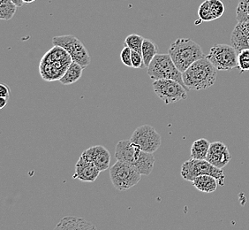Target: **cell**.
<instances>
[{
    "label": "cell",
    "instance_id": "obj_1",
    "mask_svg": "<svg viewBox=\"0 0 249 230\" xmlns=\"http://www.w3.org/2000/svg\"><path fill=\"white\" fill-rule=\"evenodd\" d=\"M115 158L119 161L133 166L145 176H149L152 172L156 161L153 153L144 152L131 140H121L117 144Z\"/></svg>",
    "mask_w": 249,
    "mask_h": 230
},
{
    "label": "cell",
    "instance_id": "obj_2",
    "mask_svg": "<svg viewBox=\"0 0 249 230\" xmlns=\"http://www.w3.org/2000/svg\"><path fill=\"white\" fill-rule=\"evenodd\" d=\"M182 77L183 82L189 91L207 90L216 82L217 69L205 57L193 63L183 72Z\"/></svg>",
    "mask_w": 249,
    "mask_h": 230
},
{
    "label": "cell",
    "instance_id": "obj_3",
    "mask_svg": "<svg viewBox=\"0 0 249 230\" xmlns=\"http://www.w3.org/2000/svg\"><path fill=\"white\" fill-rule=\"evenodd\" d=\"M72 62V58L65 49L53 45L41 59L39 68L41 77L49 82L59 81Z\"/></svg>",
    "mask_w": 249,
    "mask_h": 230
},
{
    "label": "cell",
    "instance_id": "obj_4",
    "mask_svg": "<svg viewBox=\"0 0 249 230\" xmlns=\"http://www.w3.org/2000/svg\"><path fill=\"white\" fill-rule=\"evenodd\" d=\"M176 67L185 72L193 63L206 57L200 44L190 38H178L168 50Z\"/></svg>",
    "mask_w": 249,
    "mask_h": 230
},
{
    "label": "cell",
    "instance_id": "obj_5",
    "mask_svg": "<svg viewBox=\"0 0 249 230\" xmlns=\"http://www.w3.org/2000/svg\"><path fill=\"white\" fill-rule=\"evenodd\" d=\"M183 73L176 67L171 56L168 54H157L148 67V75L152 80L172 79L181 83L187 88L183 82ZM187 91H189L187 88Z\"/></svg>",
    "mask_w": 249,
    "mask_h": 230
},
{
    "label": "cell",
    "instance_id": "obj_6",
    "mask_svg": "<svg viewBox=\"0 0 249 230\" xmlns=\"http://www.w3.org/2000/svg\"><path fill=\"white\" fill-rule=\"evenodd\" d=\"M180 173L181 177L188 182H193V180L199 175L208 174L216 178L221 186L225 185V175L223 169L214 167L206 159L190 158L182 164Z\"/></svg>",
    "mask_w": 249,
    "mask_h": 230
},
{
    "label": "cell",
    "instance_id": "obj_7",
    "mask_svg": "<svg viewBox=\"0 0 249 230\" xmlns=\"http://www.w3.org/2000/svg\"><path fill=\"white\" fill-rule=\"evenodd\" d=\"M141 173L129 164L117 160L110 169V181L120 192L127 191L141 180Z\"/></svg>",
    "mask_w": 249,
    "mask_h": 230
},
{
    "label": "cell",
    "instance_id": "obj_8",
    "mask_svg": "<svg viewBox=\"0 0 249 230\" xmlns=\"http://www.w3.org/2000/svg\"><path fill=\"white\" fill-rule=\"evenodd\" d=\"M239 53L232 45L216 44L211 47L206 58L217 70L227 71L239 68Z\"/></svg>",
    "mask_w": 249,
    "mask_h": 230
},
{
    "label": "cell",
    "instance_id": "obj_9",
    "mask_svg": "<svg viewBox=\"0 0 249 230\" xmlns=\"http://www.w3.org/2000/svg\"><path fill=\"white\" fill-rule=\"evenodd\" d=\"M154 92L165 105L173 104L187 98V88L181 83L172 79L155 80L153 82Z\"/></svg>",
    "mask_w": 249,
    "mask_h": 230
},
{
    "label": "cell",
    "instance_id": "obj_10",
    "mask_svg": "<svg viewBox=\"0 0 249 230\" xmlns=\"http://www.w3.org/2000/svg\"><path fill=\"white\" fill-rule=\"evenodd\" d=\"M53 44L65 49L72 58V61L82 65L84 68L90 64V56L84 44L74 36L66 35L54 37Z\"/></svg>",
    "mask_w": 249,
    "mask_h": 230
},
{
    "label": "cell",
    "instance_id": "obj_11",
    "mask_svg": "<svg viewBox=\"0 0 249 230\" xmlns=\"http://www.w3.org/2000/svg\"><path fill=\"white\" fill-rule=\"evenodd\" d=\"M130 140L142 151L149 153H156L162 144L161 135L152 126L148 124L138 127L131 135Z\"/></svg>",
    "mask_w": 249,
    "mask_h": 230
},
{
    "label": "cell",
    "instance_id": "obj_12",
    "mask_svg": "<svg viewBox=\"0 0 249 230\" xmlns=\"http://www.w3.org/2000/svg\"><path fill=\"white\" fill-rule=\"evenodd\" d=\"M231 159L229 149L222 142H214L211 144L206 160L217 168L223 169Z\"/></svg>",
    "mask_w": 249,
    "mask_h": 230
},
{
    "label": "cell",
    "instance_id": "obj_13",
    "mask_svg": "<svg viewBox=\"0 0 249 230\" xmlns=\"http://www.w3.org/2000/svg\"><path fill=\"white\" fill-rule=\"evenodd\" d=\"M82 156L95 164L101 172L106 171L110 167L111 158L110 152L102 145H96L87 149L82 153Z\"/></svg>",
    "mask_w": 249,
    "mask_h": 230
},
{
    "label": "cell",
    "instance_id": "obj_14",
    "mask_svg": "<svg viewBox=\"0 0 249 230\" xmlns=\"http://www.w3.org/2000/svg\"><path fill=\"white\" fill-rule=\"evenodd\" d=\"M100 172L95 164L81 156L75 165V172L72 177L82 182H93L99 176Z\"/></svg>",
    "mask_w": 249,
    "mask_h": 230
},
{
    "label": "cell",
    "instance_id": "obj_15",
    "mask_svg": "<svg viewBox=\"0 0 249 230\" xmlns=\"http://www.w3.org/2000/svg\"><path fill=\"white\" fill-rule=\"evenodd\" d=\"M231 42L238 53L247 49L249 50V31L244 22H238L235 26L231 35Z\"/></svg>",
    "mask_w": 249,
    "mask_h": 230
},
{
    "label": "cell",
    "instance_id": "obj_16",
    "mask_svg": "<svg viewBox=\"0 0 249 230\" xmlns=\"http://www.w3.org/2000/svg\"><path fill=\"white\" fill-rule=\"evenodd\" d=\"M55 230H96V227L83 218L68 216L64 217L62 220L58 222V225L55 227Z\"/></svg>",
    "mask_w": 249,
    "mask_h": 230
},
{
    "label": "cell",
    "instance_id": "obj_17",
    "mask_svg": "<svg viewBox=\"0 0 249 230\" xmlns=\"http://www.w3.org/2000/svg\"><path fill=\"white\" fill-rule=\"evenodd\" d=\"M193 185L198 191L204 193H212L216 192L218 182L216 178L208 174L199 175L193 180Z\"/></svg>",
    "mask_w": 249,
    "mask_h": 230
},
{
    "label": "cell",
    "instance_id": "obj_18",
    "mask_svg": "<svg viewBox=\"0 0 249 230\" xmlns=\"http://www.w3.org/2000/svg\"><path fill=\"white\" fill-rule=\"evenodd\" d=\"M83 69L84 67H82V65L72 61L67 68L65 75L59 79V82L63 85H70L78 82L82 77Z\"/></svg>",
    "mask_w": 249,
    "mask_h": 230
},
{
    "label": "cell",
    "instance_id": "obj_19",
    "mask_svg": "<svg viewBox=\"0 0 249 230\" xmlns=\"http://www.w3.org/2000/svg\"><path fill=\"white\" fill-rule=\"evenodd\" d=\"M211 143L205 138L195 141L191 146V158L194 159H206L207 155L209 153Z\"/></svg>",
    "mask_w": 249,
    "mask_h": 230
},
{
    "label": "cell",
    "instance_id": "obj_20",
    "mask_svg": "<svg viewBox=\"0 0 249 230\" xmlns=\"http://www.w3.org/2000/svg\"><path fill=\"white\" fill-rule=\"evenodd\" d=\"M158 53V44H156L149 39H144L142 48V54L146 67H149L150 63L153 60L154 58Z\"/></svg>",
    "mask_w": 249,
    "mask_h": 230
},
{
    "label": "cell",
    "instance_id": "obj_21",
    "mask_svg": "<svg viewBox=\"0 0 249 230\" xmlns=\"http://www.w3.org/2000/svg\"><path fill=\"white\" fill-rule=\"evenodd\" d=\"M17 5L12 0H0V19L9 20L15 16Z\"/></svg>",
    "mask_w": 249,
    "mask_h": 230
},
{
    "label": "cell",
    "instance_id": "obj_22",
    "mask_svg": "<svg viewBox=\"0 0 249 230\" xmlns=\"http://www.w3.org/2000/svg\"><path fill=\"white\" fill-rule=\"evenodd\" d=\"M143 38L137 34H131L124 40V46H128L132 51L142 53V48L144 41Z\"/></svg>",
    "mask_w": 249,
    "mask_h": 230
},
{
    "label": "cell",
    "instance_id": "obj_23",
    "mask_svg": "<svg viewBox=\"0 0 249 230\" xmlns=\"http://www.w3.org/2000/svg\"><path fill=\"white\" fill-rule=\"evenodd\" d=\"M237 19L239 22H249V0H239Z\"/></svg>",
    "mask_w": 249,
    "mask_h": 230
},
{
    "label": "cell",
    "instance_id": "obj_24",
    "mask_svg": "<svg viewBox=\"0 0 249 230\" xmlns=\"http://www.w3.org/2000/svg\"><path fill=\"white\" fill-rule=\"evenodd\" d=\"M210 8H211V15L213 19H216L220 18L225 13V5L221 0H209Z\"/></svg>",
    "mask_w": 249,
    "mask_h": 230
},
{
    "label": "cell",
    "instance_id": "obj_25",
    "mask_svg": "<svg viewBox=\"0 0 249 230\" xmlns=\"http://www.w3.org/2000/svg\"><path fill=\"white\" fill-rule=\"evenodd\" d=\"M198 15L199 18L203 21H211L214 20L213 16L211 15V8H210V3L209 0L204 1L199 7L198 10Z\"/></svg>",
    "mask_w": 249,
    "mask_h": 230
},
{
    "label": "cell",
    "instance_id": "obj_26",
    "mask_svg": "<svg viewBox=\"0 0 249 230\" xmlns=\"http://www.w3.org/2000/svg\"><path fill=\"white\" fill-rule=\"evenodd\" d=\"M238 63L240 72L249 71V50H243L239 53Z\"/></svg>",
    "mask_w": 249,
    "mask_h": 230
},
{
    "label": "cell",
    "instance_id": "obj_27",
    "mask_svg": "<svg viewBox=\"0 0 249 230\" xmlns=\"http://www.w3.org/2000/svg\"><path fill=\"white\" fill-rule=\"evenodd\" d=\"M120 59L124 66L132 67V50L128 46H124L121 51Z\"/></svg>",
    "mask_w": 249,
    "mask_h": 230
},
{
    "label": "cell",
    "instance_id": "obj_28",
    "mask_svg": "<svg viewBox=\"0 0 249 230\" xmlns=\"http://www.w3.org/2000/svg\"><path fill=\"white\" fill-rule=\"evenodd\" d=\"M145 63H144L143 57L142 53L132 51V67L134 68H144Z\"/></svg>",
    "mask_w": 249,
    "mask_h": 230
},
{
    "label": "cell",
    "instance_id": "obj_29",
    "mask_svg": "<svg viewBox=\"0 0 249 230\" xmlns=\"http://www.w3.org/2000/svg\"><path fill=\"white\" fill-rule=\"evenodd\" d=\"M10 89L9 87L5 84H0V96H3L9 99Z\"/></svg>",
    "mask_w": 249,
    "mask_h": 230
},
{
    "label": "cell",
    "instance_id": "obj_30",
    "mask_svg": "<svg viewBox=\"0 0 249 230\" xmlns=\"http://www.w3.org/2000/svg\"><path fill=\"white\" fill-rule=\"evenodd\" d=\"M7 102H8V98L0 96V108L3 109L7 105Z\"/></svg>",
    "mask_w": 249,
    "mask_h": 230
},
{
    "label": "cell",
    "instance_id": "obj_31",
    "mask_svg": "<svg viewBox=\"0 0 249 230\" xmlns=\"http://www.w3.org/2000/svg\"><path fill=\"white\" fill-rule=\"evenodd\" d=\"M12 1H13L18 7H21V6L23 5V4H24L23 0H12Z\"/></svg>",
    "mask_w": 249,
    "mask_h": 230
},
{
    "label": "cell",
    "instance_id": "obj_32",
    "mask_svg": "<svg viewBox=\"0 0 249 230\" xmlns=\"http://www.w3.org/2000/svg\"><path fill=\"white\" fill-rule=\"evenodd\" d=\"M35 1H36V0H23L24 4H31V3H33Z\"/></svg>",
    "mask_w": 249,
    "mask_h": 230
},
{
    "label": "cell",
    "instance_id": "obj_33",
    "mask_svg": "<svg viewBox=\"0 0 249 230\" xmlns=\"http://www.w3.org/2000/svg\"><path fill=\"white\" fill-rule=\"evenodd\" d=\"M245 26H246V28L249 29V22H244Z\"/></svg>",
    "mask_w": 249,
    "mask_h": 230
},
{
    "label": "cell",
    "instance_id": "obj_34",
    "mask_svg": "<svg viewBox=\"0 0 249 230\" xmlns=\"http://www.w3.org/2000/svg\"></svg>",
    "mask_w": 249,
    "mask_h": 230
}]
</instances>
